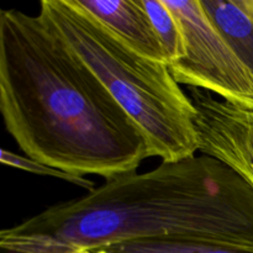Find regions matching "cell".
I'll return each mask as SVG.
<instances>
[{"mask_svg":"<svg viewBox=\"0 0 253 253\" xmlns=\"http://www.w3.org/2000/svg\"><path fill=\"white\" fill-rule=\"evenodd\" d=\"M0 111L26 157L113 179L150 157L140 128L41 16L0 11Z\"/></svg>","mask_w":253,"mask_h":253,"instance_id":"6da1fadb","label":"cell"},{"mask_svg":"<svg viewBox=\"0 0 253 253\" xmlns=\"http://www.w3.org/2000/svg\"><path fill=\"white\" fill-rule=\"evenodd\" d=\"M141 240L253 247L252 187L216 158L193 156L119 175L0 232L1 249L37 253Z\"/></svg>","mask_w":253,"mask_h":253,"instance_id":"7a4b0ae2","label":"cell"},{"mask_svg":"<svg viewBox=\"0 0 253 253\" xmlns=\"http://www.w3.org/2000/svg\"><path fill=\"white\" fill-rule=\"evenodd\" d=\"M41 15L98 76L145 137L150 157L177 162L195 156L197 110L167 63L133 51L77 0H42Z\"/></svg>","mask_w":253,"mask_h":253,"instance_id":"3957f363","label":"cell"},{"mask_svg":"<svg viewBox=\"0 0 253 253\" xmlns=\"http://www.w3.org/2000/svg\"><path fill=\"white\" fill-rule=\"evenodd\" d=\"M163 1L177 16L184 39V57L168 63L175 82L253 111V74L208 16L200 0Z\"/></svg>","mask_w":253,"mask_h":253,"instance_id":"277c9868","label":"cell"},{"mask_svg":"<svg viewBox=\"0 0 253 253\" xmlns=\"http://www.w3.org/2000/svg\"><path fill=\"white\" fill-rule=\"evenodd\" d=\"M189 98L197 110L198 152L226 165L253 189V111L202 89H190Z\"/></svg>","mask_w":253,"mask_h":253,"instance_id":"5b68a950","label":"cell"},{"mask_svg":"<svg viewBox=\"0 0 253 253\" xmlns=\"http://www.w3.org/2000/svg\"><path fill=\"white\" fill-rule=\"evenodd\" d=\"M77 4L141 56L167 63L163 44L142 0H77Z\"/></svg>","mask_w":253,"mask_h":253,"instance_id":"8992f818","label":"cell"},{"mask_svg":"<svg viewBox=\"0 0 253 253\" xmlns=\"http://www.w3.org/2000/svg\"><path fill=\"white\" fill-rule=\"evenodd\" d=\"M200 2L253 74V0H200Z\"/></svg>","mask_w":253,"mask_h":253,"instance_id":"52a82bcc","label":"cell"},{"mask_svg":"<svg viewBox=\"0 0 253 253\" xmlns=\"http://www.w3.org/2000/svg\"><path fill=\"white\" fill-rule=\"evenodd\" d=\"M109 253H253L252 246L208 241L141 240L108 247Z\"/></svg>","mask_w":253,"mask_h":253,"instance_id":"ba28073f","label":"cell"},{"mask_svg":"<svg viewBox=\"0 0 253 253\" xmlns=\"http://www.w3.org/2000/svg\"><path fill=\"white\" fill-rule=\"evenodd\" d=\"M167 56V64L184 57V39L182 27L174 12L163 0H142Z\"/></svg>","mask_w":253,"mask_h":253,"instance_id":"9c48e42d","label":"cell"},{"mask_svg":"<svg viewBox=\"0 0 253 253\" xmlns=\"http://www.w3.org/2000/svg\"><path fill=\"white\" fill-rule=\"evenodd\" d=\"M0 160H1V162L4 163V165L9 166V167H12V168H16V169H21V170H25V172L34 173V174L58 178V179L66 180V182L72 183V184L78 185L79 188H84V189L89 190V192L95 189V188H94V183L91 182V180L85 179L84 177H78V175L63 172V170L57 169V168L42 165V163L37 162V161L32 160V158L22 157V156L11 152V151L2 150Z\"/></svg>","mask_w":253,"mask_h":253,"instance_id":"30bf717a","label":"cell"}]
</instances>
